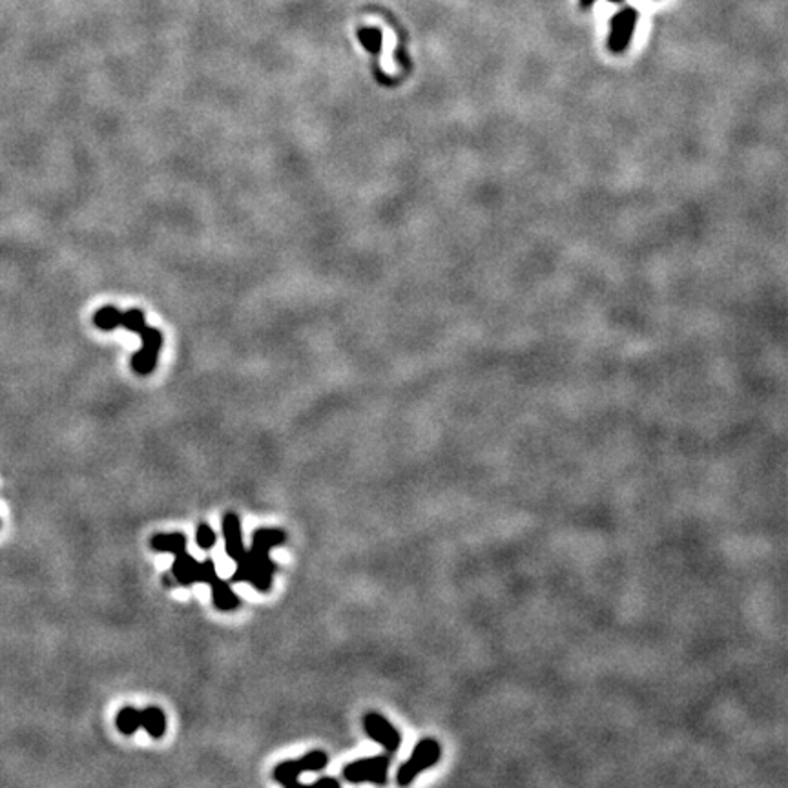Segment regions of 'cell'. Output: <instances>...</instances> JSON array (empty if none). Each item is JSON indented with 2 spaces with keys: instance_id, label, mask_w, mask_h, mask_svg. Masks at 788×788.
Segmentation results:
<instances>
[{
  "instance_id": "obj_11",
  "label": "cell",
  "mask_w": 788,
  "mask_h": 788,
  "mask_svg": "<svg viewBox=\"0 0 788 788\" xmlns=\"http://www.w3.org/2000/svg\"><path fill=\"white\" fill-rule=\"evenodd\" d=\"M187 542L183 533H157L150 540V548L159 553L177 555L187 550Z\"/></svg>"
},
{
  "instance_id": "obj_10",
  "label": "cell",
  "mask_w": 788,
  "mask_h": 788,
  "mask_svg": "<svg viewBox=\"0 0 788 788\" xmlns=\"http://www.w3.org/2000/svg\"><path fill=\"white\" fill-rule=\"evenodd\" d=\"M209 586L212 588V601L216 609H219V611H234V609L239 608L241 601H239V596L235 595V592L231 588V584L226 582V580L216 575L210 580Z\"/></svg>"
},
{
  "instance_id": "obj_5",
  "label": "cell",
  "mask_w": 788,
  "mask_h": 788,
  "mask_svg": "<svg viewBox=\"0 0 788 788\" xmlns=\"http://www.w3.org/2000/svg\"><path fill=\"white\" fill-rule=\"evenodd\" d=\"M391 767V754L372 755V758L356 759L343 768V779L349 783H387V772Z\"/></svg>"
},
{
  "instance_id": "obj_17",
  "label": "cell",
  "mask_w": 788,
  "mask_h": 788,
  "mask_svg": "<svg viewBox=\"0 0 788 788\" xmlns=\"http://www.w3.org/2000/svg\"><path fill=\"white\" fill-rule=\"evenodd\" d=\"M609 2H621V0H609ZM580 4H582V8H588V6L593 4V0H580Z\"/></svg>"
},
{
  "instance_id": "obj_8",
  "label": "cell",
  "mask_w": 788,
  "mask_h": 788,
  "mask_svg": "<svg viewBox=\"0 0 788 788\" xmlns=\"http://www.w3.org/2000/svg\"><path fill=\"white\" fill-rule=\"evenodd\" d=\"M635 24H637V11L633 8L622 9L611 18V30L608 37V48L614 53H622L630 46L633 37Z\"/></svg>"
},
{
  "instance_id": "obj_2",
  "label": "cell",
  "mask_w": 788,
  "mask_h": 788,
  "mask_svg": "<svg viewBox=\"0 0 788 788\" xmlns=\"http://www.w3.org/2000/svg\"><path fill=\"white\" fill-rule=\"evenodd\" d=\"M440 758H442V746H440V743L436 739H433V737H426V739H422V741L414 746L411 758L398 768L396 783L400 787H407L423 770H429V768L435 767L436 762L440 761Z\"/></svg>"
},
{
  "instance_id": "obj_7",
  "label": "cell",
  "mask_w": 788,
  "mask_h": 788,
  "mask_svg": "<svg viewBox=\"0 0 788 788\" xmlns=\"http://www.w3.org/2000/svg\"><path fill=\"white\" fill-rule=\"evenodd\" d=\"M139 334H141L143 347L139 353L133 354L132 369L137 374L146 376L150 372H154L155 365H157L159 350L162 347V334L159 331H155V328L148 327V325Z\"/></svg>"
},
{
  "instance_id": "obj_4",
  "label": "cell",
  "mask_w": 788,
  "mask_h": 788,
  "mask_svg": "<svg viewBox=\"0 0 788 788\" xmlns=\"http://www.w3.org/2000/svg\"><path fill=\"white\" fill-rule=\"evenodd\" d=\"M170 573L174 577V582L179 586H194L197 582L210 584V580L218 575L212 558L199 562L192 555H188L187 550L175 555Z\"/></svg>"
},
{
  "instance_id": "obj_6",
  "label": "cell",
  "mask_w": 788,
  "mask_h": 788,
  "mask_svg": "<svg viewBox=\"0 0 788 788\" xmlns=\"http://www.w3.org/2000/svg\"><path fill=\"white\" fill-rule=\"evenodd\" d=\"M363 730L372 741L378 743L385 748L387 754H394L398 752L401 745V736L387 719L378 711H367L362 719Z\"/></svg>"
},
{
  "instance_id": "obj_16",
  "label": "cell",
  "mask_w": 788,
  "mask_h": 788,
  "mask_svg": "<svg viewBox=\"0 0 788 788\" xmlns=\"http://www.w3.org/2000/svg\"><path fill=\"white\" fill-rule=\"evenodd\" d=\"M312 787H331V788H338L340 787V781L334 779V777H321V779H318L316 783H312Z\"/></svg>"
},
{
  "instance_id": "obj_15",
  "label": "cell",
  "mask_w": 788,
  "mask_h": 788,
  "mask_svg": "<svg viewBox=\"0 0 788 788\" xmlns=\"http://www.w3.org/2000/svg\"><path fill=\"white\" fill-rule=\"evenodd\" d=\"M196 542L203 551H210L213 545H216V542H218V535H216V531H213L206 522H201V524L197 526Z\"/></svg>"
},
{
  "instance_id": "obj_3",
  "label": "cell",
  "mask_w": 788,
  "mask_h": 788,
  "mask_svg": "<svg viewBox=\"0 0 788 788\" xmlns=\"http://www.w3.org/2000/svg\"><path fill=\"white\" fill-rule=\"evenodd\" d=\"M328 765V755L323 750H312L299 759H289V761L279 762L274 768V779L287 788L298 787L307 788V784H301L298 781L303 772H321Z\"/></svg>"
},
{
  "instance_id": "obj_18",
  "label": "cell",
  "mask_w": 788,
  "mask_h": 788,
  "mask_svg": "<svg viewBox=\"0 0 788 788\" xmlns=\"http://www.w3.org/2000/svg\"><path fill=\"white\" fill-rule=\"evenodd\" d=\"M0 526H2V522H0Z\"/></svg>"
},
{
  "instance_id": "obj_14",
  "label": "cell",
  "mask_w": 788,
  "mask_h": 788,
  "mask_svg": "<svg viewBox=\"0 0 788 788\" xmlns=\"http://www.w3.org/2000/svg\"><path fill=\"white\" fill-rule=\"evenodd\" d=\"M358 37L362 40L363 48L372 55H378L382 52V31L376 28H360Z\"/></svg>"
},
{
  "instance_id": "obj_13",
  "label": "cell",
  "mask_w": 788,
  "mask_h": 788,
  "mask_svg": "<svg viewBox=\"0 0 788 788\" xmlns=\"http://www.w3.org/2000/svg\"><path fill=\"white\" fill-rule=\"evenodd\" d=\"M117 730L124 736H133L137 730L141 728V710L132 706H124L116 717Z\"/></svg>"
},
{
  "instance_id": "obj_12",
  "label": "cell",
  "mask_w": 788,
  "mask_h": 788,
  "mask_svg": "<svg viewBox=\"0 0 788 788\" xmlns=\"http://www.w3.org/2000/svg\"><path fill=\"white\" fill-rule=\"evenodd\" d=\"M141 728L146 730L150 737L161 739L167 732V717L165 711L157 706H148L141 710Z\"/></svg>"
},
{
  "instance_id": "obj_9",
  "label": "cell",
  "mask_w": 788,
  "mask_h": 788,
  "mask_svg": "<svg viewBox=\"0 0 788 788\" xmlns=\"http://www.w3.org/2000/svg\"><path fill=\"white\" fill-rule=\"evenodd\" d=\"M223 537H225L226 555L238 562L247 553L243 544V531H241V520L235 513H226L223 516Z\"/></svg>"
},
{
  "instance_id": "obj_1",
  "label": "cell",
  "mask_w": 788,
  "mask_h": 788,
  "mask_svg": "<svg viewBox=\"0 0 788 788\" xmlns=\"http://www.w3.org/2000/svg\"><path fill=\"white\" fill-rule=\"evenodd\" d=\"M285 533L276 528H261L252 535L250 550L239 558L232 582H250L257 592L267 593L272 588L276 564L270 560V550L285 544Z\"/></svg>"
}]
</instances>
